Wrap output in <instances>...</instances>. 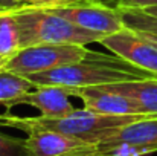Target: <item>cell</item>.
<instances>
[{"instance_id":"1","label":"cell","mask_w":157,"mask_h":156,"mask_svg":"<svg viewBox=\"0 0 157 156\" xmlns=\"http://www.w3.org/2000/svg\"><path fill=\"white\" fill-rule=\"evenodd\" d=\"M156 78L154 75L130 64L117 55H105L101 52L89 51L87 57L81 61L66 64L52 70L35 74L29 77L35 87L56 86L66 89H86L117 84L133 80Z\"/></svg>"},{"instance_id":"2","label":"cell","mask_w":157,"mask_h":156,"mask_svg":"<svg viewBox=\"0 0 157 156\" xmlns=\"http://www.w3.org/2000/svg\"><path fill=\"white\" fill-rule=\"evenodd\" d=\"M148 118L147 115H125L113 116L101 115L87 109H75L66 116H18L11 112L0 113V127H11L31 133L35 130L58 132L72 138H78L87 142L99 144L114 135L119 129Z\"/></svg>"},{"instance_id":"3","label":"cell","mask_w":157,"mask_h":156,"mask_svg":"<svg viewBox=\"0 0 157 156\" xmlns=\"http://www.w3.org/2000/svg\"><path fill=\"white\" fill-rule=\"evenodd\" d=\"M18 25L21 49L35 45H90L99 43L101 34L86 31L44 8L9 9Z\"/></svg>"},{"instance_id":"4","label":"cell","mask_w":157,"mask_h":156,"mask_svg":"<svg viewBox=\"0 0 157 156\" xmlns=\"http://www.w3.org/2000/svg\"><path fill=\"white\" fill-rule=\"evenodd\" d=\"M38 8L49 9L73 25L86 31L101 34L102 37L116 34L125 28L121 9L110 0H70L53 6Z\"/></svg>"},{"instance_id":"5","label":"cell","mask_w":157,"mask_h":156,"mask_svg":"<svg viewBox=\"0 0 157 156\" xmlns=\"http://www.w3.org/2000/svg\"><path fill=\"white\" fill-rule=\"evenodd\" d=\"M89 51L84 45H35L15 54L6 63L5 70L29 78L35 74L81 61Z\"/></svg>"},{"instance_id":"6","label":"cell","mask_w":157,"mask_h":156,"mask_svg":"<svg viewBox=\"0 0 157 156\" xmlns=\"http://www.w3.org/2000/svg\"><path fill=\"white\" fill-rule=\"evenodd\" d=\"M101 156H147L157 152V116L134 121L98 144Z\"/></svg>"},{"instance_id":"7","label":"cell","mask_w":157,"mask_h":156,"mask_svg":"<svg viewBox=\"0 0 157 156\" xmlns=\"http://www.w3.org/2000/svg\"><path fill=\"white\" fill-rule=\"evenodd\" d=\"M99 43L111 54L157 78V46L140 32L125 26L122 31L104 37Z\"/></svg>"},{"instance_id":"8","label":"cell","mask_w":157,"mask_h":156,"mask_svg":"<svg viewBox=\"0 0 157 156\" xmlns=\"http://www.w3.org/2000/svg\"><path fill=\"white\" fill-rule=\"evenodd\" d=\"M26 146L31 156H98V144L72 138L58 132L35 130L28 133Z\"/></svg>"},{"instance_id":"9","label":"cell","mask_w":157,"mask_h":156,"mask_svg":"<svg viewBox=\"0 0 157 156\" xmlns=\"http://www.w3.org/2000/svg\"><path fill=\"white\" fill-rule=\"evenodd\" d=\"M76 90H78V98H81L84 103V109L92 110L95 113L113 115V116L144 115L140 112V107L130 97L108 90L102 86L76 89Z\"/></svg>"},{"instance_id":"10","label":"cell","mask_w":157,"mask_h":156,"mask_svg":"<svg viewBox=\"0 0 157 156\" xmlns=\"http://www.w3.org/2000/svg\"><path fill=\"white\" fill-rule=\"evenodd\" d=\"M70 97H78V90L56 87V86H41L29 90L20 104H28L41 112L43 116H66L75 110L70 103Z\"/></svg>"},{"instance_id":"11","label":"cell","mask_w":157,"mask_h":156,"mask_svg":"<svg viewBox=\"0 0 157 156\" xmlns=\"http://www.w3.org/2000/svg\"><path fill=\"white\" fill-rule=\"evenodd\" d=\"M102 87L130 97L140 107V112L144 115L157 116V78L124 81V83L108 84Z\"/></svg>"},{"instance_id":"12","label":"cell","mask_w":157,"mask_h":156,"mask_svg":"<svg viewBox=\"0 0 157 156\" xmlns=\"http://www.w3.org/2000/svg\"><path fill=\"white\" fill-rule=\"evenodd\" d=\"M32 89H35V86L29 78L5 69L0 70V104L5 106L6 112H11L14 106H18L20 100Z\"/></svg>"},{"instance_id":"13","label":"cell","mask_w":157,"mask_h":156,"mask_svg":"<svg viewBox=\"0 0 157 156\" xmlns=\"http://www.w3.org/2000/svg\"><path fill=\"white\" fill-rule=\"evenodd\" d=\"M21 51L18 25L11 11H0V60L6 63Z\"/></svg>"},{"instance_id":"14","label":"cell","mask_w":157,"mask_h":156,"mask_svg":"<svg viewBox=\"0 0 157 156\" xmlns=\"http://www.w3.org/2000/svg\"><path fill=\"white\" fill-rule=\"evenodd\" d=\"M124 25L133 31L157 34V17H153L144 11H122Z\"/></svg>"},{"instance_id":"15","label":"cell","mask_w":157,"mask_h":156,"mask_svg":"<svg viewBox=\"0 0 157 156\" xmlns=\"http://www.w3.org/2000/svg\"><path fill=\"white\" fill-rule=\"evenodd\" d=\"M0 156H31L26 138H15L0 132Z\"/></svg>"},{"instance_id":"16","label":"cell","mask_w":157,"mask_h":156,"mask_svg":"<svg viewBox=\"0 0 157 156\" xmlns=\"http://www.w3.org/2000/svg\"><path fill=\"white\" fill-rule=\"evenodd\" d=\"M114 5L122 11H147L156 8L157 0H116Z\"/></svg>"},{"instance_id":"17","label":"cell","mask_w":157,"mask_h":156,"mask_svg":"<svg viewBox=\"0 0 157 156\" xmlns=\"http://www.w3.org/2000/svg\"><path fill=\"white\" fill-rule=\"evenodd\" d=\"M70 0H18V8H34V6H53L66 3Z\"/></svg>"},{"instance_id":"18","label":"cell","mask_w":157,"mask_h":156,"mask_svg":"<svg viewBox=\"0 0 157 156\" xmlns=\"http://www.w3.org/2000/svg\"><path fill=\"white\" fill-rule=\"evenodd\" d=\"M17 8H18V0H0V11H9Z\"/></svg>"},{"instance_id":"19","label":"cell","mask_w":157,"mask_h":156,"mask_svg":"<svg viewBox=\"0 0 157 156\" xmlns=\"http://www.w3.org/2000/svg\"><path fill=\"white\" fill-rule=\"evenodd\" d=\"M137 32H139V31H137ZM140 34H142L144 37H147L150 42H153L157 46V34H151V32H140Z\"/></svg>"},{"instance_id":"20","label":"cell","mask_w":157,"mask_h":156,"mask_svg":"<svg viewBox=\"0 0 157 156\" xmlns=\"http://www.w3.org/2000/svg\"><path fill=\"white\" fill-rule=\"evenodd\" d=\"M144 12H147V14H150V15H153V17H157V6L156 8H150V9L144 11Z\"/></svg>"},{"instance_id":"21","label":"cell","mask_w":157,"mask_h":156,"mask_svg":"<svg viewBox=\"0 0 157 156\" xmlns=\"http://www.w3.org/2000/svg\"><path fill=\"white\" fill-rule=\"evenodd\" d=\"M3 69H5V63L0 60V70H3Z\"/></svg>"},{"instance_id":"22","label":"cell","mask_w":157,"mask_h":156,"mask_svg":"<svg viewBox=\"0 0 157 156\" xmlns=\"http://www.w3.org/2000/svg\"><path fill=\"white\" fill-rule=\"evenodd\" d=\"M98 156H101V155H98Z\"/></svg>"}]
</instances>
